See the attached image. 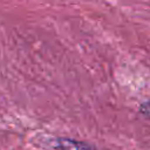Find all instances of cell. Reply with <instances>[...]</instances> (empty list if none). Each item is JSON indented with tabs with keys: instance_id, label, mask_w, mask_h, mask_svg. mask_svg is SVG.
Segmentation results:
<instances>
[{
	"instance_id": "cell-1",
	"label": "cell",
	"mask_w": 150,
	"mask_h": 150,
	"mask_svg": "<svg viewBox=\"0 0 150 150\" xmlns=\"http://www.w3.org/2000/svg\"><path fill=\"white\" fill-rule=\"evenodd\" d=\"M54 150H98L89 143L71 139V138H56L53 143Z\"/></svg>"
},
{
	"instance_id": "cell-2",
	"label": "cell",
	"mask_w": 150,
	"mask_h": 150,
	"mask_svg": "<svg viewBox=\"0 0 150 150\" xmlns=\"http://www.w3.org/2000/svg\"><path fill=\"white\" fill-rule=\"evenodd\" d=\"M138 110H139V112H141L143 116L150 118V100H149V101H145V102H143V103H141Z\"/></svg>"
}]
</instances>
